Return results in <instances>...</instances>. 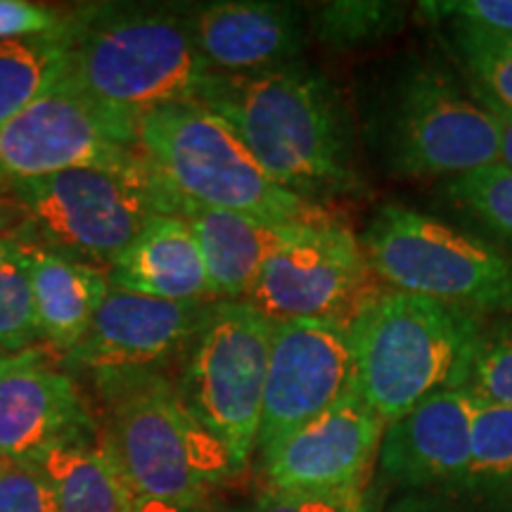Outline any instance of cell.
<instances>
[{
    "label": "cell",
    "instance_id": "obj_1",
    "mask_svg": "<svg viewBox=\"0 0 512 512\" xmlns=\"http://www.w3.org/2000/svg\"><path fill=\"white\" fill-rule=\"evenodd\" d=\"M202 107L226 121L292 195L325 204L361 188L342 105L330 83L302 64L252 76L216 74Z\"/></svg>",
    "mask_w": 512,
    "mask_h": 512
},
{
    "label": "cell",
    "instance_id": "obj_2",
    "mask_svg": "<svg viewBox=\"0 0 512 512\" xmlns=\"http://www.w3.org/2000/svg\"><path fill=\"white\" fill-rule=\"evenodd\" d=\"M64 41L62 81L133 119L166 105H202L216 79L197 53L185 12L95 5L67 19Z\"/></svg>",
    "mask_w": 512,
    "mask_h": 512
},
{
    "label": "cell",
    "instance_id": "obj_3",
    "mask_svg": "<svg viewBox=\"0 0 512 512\" xmlns=\"http://www.w3.org/2000/svg\"><path fill=\"white\" fill-rule=\"evenodd\" d=\"M22 216L17 235L50 252L110 271L157 216L178 214V200L136 150L112 164L5 185Z\"/></svg>",
    "mask_w": 512,
    "mask_h": 512
},
{
    "label": "cell",
    "instance_id": "obj_4",
    "mask_svg": "<svg viewBox=\"0 0 512 512\" xmlns=\"http://www.w3.org/2000/svg\"><path fill=\"white\" fill-rule=\"evenodd\" d=\"M136 147L178 202L268 223H335L328 204L292 195L256 162L226 121L202 105H166L136 124Z\"/></svg>",
    "mask_w": 512,
    "mask_h": 512
},
{
    "label": "cell",
    "instance_id": "obj_5",
    "mask_svg": "<svg viewBox=\"0 0 512 512\" xmlns=\"http://www.w3.org/2000/svg\"><path fill=\"white\" fill-rule=\"evenodd\" d=\"M479 332L475 313L387 292L351 325L354 384L389 425L427 396L463 384Z\"/></svg>",
    "mask_w": 512,
    "mask_h": 512
},
{
    "label": "cell",
    "instance_id": "obj_6",
    "mask_svg": "<svg viewBox=\"0 0 512 512\" xmlns=\"http://www.w3.org/2000/svg\"><path fill=\"white\" fill-rule=\"evenodd\" d=\"M98 392L110 413L102 434L138 498L202 501L240 472L164 375L126 377Z\"/></svg>",
    "mask_w": 512,
    "mask_h": 512
},
{
    "label": "cell",
    "instance_id": "obj_7",
    "mask_svg": "<svg viewBox=\"0 0 512 512\" xmlns=\"http://www.w3.org/2000/svg\"><path fill=\"white\" fill-rule=\"evenodd\" d=\"M361 245L373 271L396 292L470 313H512L510 256L422 211L384 204Z\"/></svg>",
    "mask_w": 512,
    "mask_h": 512
},
{
    "label": "cell",
    "instance_id": "obj_8",
    "mask_svg": "<svg viewBox=\"0 0 512 512\" xmlns=\"http://www.w3.org/2000/svg\"><path fill=\"white\" fill-rule=\"evenodd\" d=\"M273 320L249 302H214L188 344L178 394L242 472L256 451Z\"/></svg>",
    "mask_w": 512,
    "mask_h": 512
},
{
    "label": "cell",
    "instance_id": "obj_9",
    "mask_svg": "<svg viewBox=\"0 0 512 512\" xmlns=\"http://www.w3.org/2000/svg\"><path fill=\"white\" fill-rule=\"evenodd\" d=\"M387 294L361 238L335 223H299L268 256L247 302L273 323L325 318L354 325Z\"/></svg>",
    "mask_w": 512,
    "mask_h": 512
},
{
    "label": "cell",
    "instance_id": "obj_10",
    "mask_svg": "<svg viewBox=\"0 0 512 512\" xmlns=\"http://www.w3.org/2000/svg\"><path fill=\"white\" fill-rule=\"evenodd\" d=\"M389 162L411 176H460L498 164L501 138L482 102L439 69H413L396 88L387 126Z\"/></svg>",
    "mask_w": 512,
    "mask_h": 512
},
{
    "label": "cell",
    "instance_id": "obj_11",
    "mask_svg": "<svg viewBox=\"0 0 512 512\" xmlns=\"http://www.w3.org/2000/svg\"><path fill=\"white\" fill-rule=\"evenodd\" d=\"M136 124L60 81L0 126V185L126 159L138 150Z\"/></svg>",
    "mask_w": 512,
    "mask_h": 512
},
{
    "label": "cell",
    "instance_id": "obj_12",
    "mask_svg": "<svg viewBox=\"0 0 512 512\" xmlns=\"http://www.w3.org/2000/svg\"><path fill=\"white\" fill-rule=\"evenodd\" d=\"M354 368L351 325L325 318L275 323L256 437L259 458L347 392Z\"/></svg>",
    "mask_w": 512,
    "mask_h": 512
},
{
    "label": "cell",
    "instance_id": "obj_13",
    "mask_svg": "<svg viewBox=\"0 0 512 512\" xmlns=\"http://www.w3.org/2000/svg\"><path fill=\"white\" fill-rule=\"evenodd\" d=\"M207 309L209 302H166L110 287L83 342L64 354V366L91 377L95 387L159 375L157 368L188 347Z\"/></svg>",
    "mask_w": 512,
    "mask_h": 512
},
{
    "label": "cell",
    "instance_id": "obj_14",
    "mask_svg": "<svg viewBox=\"0 0 512 512\" xmlns=\"http://www.w3.org/2000/svg\"><path fill=\"white\" fill-rule=\"evenodd\" d=\"M384 430V420L351 382L332 406L261 458L266 489L344 491L370 486Z\"/></svg>",
    "mask_w": 512,
    "mask_h": 512
},
{
    "label": "cell",
    "instance_id": "obj_15",
    "mask_svg": "<svg viewBox=\"0 0 512 512\" xmlns=\"http://www.w3.org/2000/svg\"><path fill=\"white\" fill-rule=\"evenodd\" d=\"M98 432L72 375L34 349L0 356V460L38 463Z\"/></svg>",
    "mask_w": 512,
    "mask_h": 512
},
{
    "label": "cell",
    "instance_id": "obj_16",
    "mask_svg": "<svg viewBox=\"0 0 512 512\" xmlns=\"http://www.w3.org/2000/svg\"><path fill=\"white\" fill-rule=\"evenodd\" d=\"M477 406L463 387L441 389L389 422L377 458L382 477L403 489L451 491L470 463Z\"/></svg>",
    "mask_w": 512,
    "mask_h": 512
},
{
    "label": "cell",
    "instance_id": "obj_17",
    "mask_svg": "<svg viewBox=\"0 0 512 512\" xmlns=\"http://www.w3.org/2000/svg\"><path fill=\"white\" fill-rule=\"evenodd\" d=\"M185 19L197 53L216 74L273 72L304 50V15L287 3L223 0L185 12Z\"/></svg>",
    "mask_w": 512,
    "mask_h": 512
},
{
    "label": "cell",
    "instance_id": "obj_18",
    "mask_svg": "<svg viewBox=\"0 0 512 512\" xmlns=\"http://www.w3.org/2000/svg\"><path fill=\"white\" fill-rule=\"evenodd\" d=\"M178 216L188 221L200 245L211 302H247L268 256L299 226L188 202H178Z\"/></svg>",
    "mask_w": 512,
    "mask_h": 512
},
{
    "label": "cell",
    "instance_id": "obj_19",
    "mask_svg": "<svg viewBox=\"0 0 512 512\" xmlns=\"http://www.w3.org/2000/svg\"><path fill=\"white\" fill-rule=\"evenodd\" d=\"M107 280L117 290L166 302H209L204 259L188 221L178 214L157 216L114 261Z\"/></svg>",
    "mask_w": 512,
    "mask_h": 512
},
{
    "label": "cell",
    "instance_id": "obj_20",
    "mask_svg": "<svg viewBox=\"0 0 512 512\" xmlns=\"http://www.w3.org/2000/svg\"><path fill=\"white\" fill-rule=\"evenodd\" d=\"M12 235L22 245L27 261L38 335L53 349L69 354L91 330L95 313L110 292L107 273L50 252L22 235Z\"/></svg>",
    "mask_w": 512,
    "mask_h": 512
},
{
    "label": "cell",
    "instance_id": "obj_21",
    "mask_svg": "<svg viewBox=\"0 0 512 512\" xmlns=\"http://www.w3.org/2000/svg\"><path fill=\"white\" fill-rule=\"evenodd\" d=\"M57 498V512H131L138 496L105 434L55 446L38 460Z\"/></svg>",
    "mask_w": 512,
    "mask_h": 512
},
{
    "label": "cell",
    "instance_id": "obj_22",
    "mask_svg": "<svg viewBox=\"0 0 512 512\" xmlns=\"http://www.w3.org/2000/svg\"><path fill=\"white\" fill-rule=\"evenodd\" d=\"M446 494L467 512H512V408L479 399L470 463Z\"/></svg>",
    "mask_w": 512,
    "mask_h": 512
},
{
    "label": "cell",
    "instance_id": "obj_23",
    "mask_svg": "<svg viewBox=\"0 0 512 512\" xmlns=\"http://www.w3.org/2000/svg\"><path fill=\"white\" fill-rule=\"evenodd\" d=\"M67 72V41L57 36L0 41V126L57 86Z\"/></svg>",
    "mask_w": 512,
    "mask_h": 512
},
{
    "label": "cell",
    "instance_id": "obj_24",
    "mask_svg": "<svg viewBox=\"0 0 512 512\" xmlns=\"http://www.w3.org/2000/svg\"><path fill=\"white\" fill-rule=\"evenodd\" d=\"M406 8L382 0H335L313 10L311 29L320 43L337 50L368 48L399 34Z\"/></svg>",
    "mask_w": 512,
    "mask_h": 512
},
{
    "label": "cell",
    "instance_id": "obj_25",
    "mask_svg": "<svg viewBox=\"0 0 512 512\" xmlns=\"http://www.w3.org/2000/svg\"><path fill=\"white\" fill-rule=\"evenodd\" d=\"M451 38L477 100L512 114V34L451 22Z\"/></svg>",
    "mask_w": 512,
    "mask_h": 512
},
{
    "label": "cell",
    "instance_id": "obj_26",
    "mask_svg": "<svg viewBox=\"0 0 512 512\" xmlns=\"http://www.w3.org/2000/svg\"><path fill=\"white\" fill-rule=\"evenodd\" d=\"M38 335L27 261L15 235L0 240V356L34 347Z\"/></svg>",
    "mask_w": 512,
    "mask_h": 512
},
{
    "label": "cell",
    "instance_id": "obj_27",
    "mask_svg": "<svg viewBox=\"0 0 512 512\" xmlns=\"http://www.w3.org/2000/svg\"><path fill=\"white\" fill-rule=\"evenodd\" d=\"M448 197L486 228L512 242V171L503 164H489L453 176Z\"/></svg>",
    "mask_w": 512,
    "mask_h": 512
},
{
    "label": "cell",
    "instance_id": "obj_28",
    "mask_svg": "<svg viewBox=\"0 0 512 512\" xmlns=\"http://www.w3.org/2000/svg\"><path fill=\"white\" fill-rule=\"evenodd\" d=\"M460 387L482 401L512 408V323L479 332Z\"/></svg>",
    "mask_w": 512,
    "mask_h": 512
},
{
    "label": "cell",
    "instance_id": "obj_29",
    "mask_svg": "<svg viewBox=\"0 0 512 512\" xmlns=\"http://www.w3.org/2000/svg\"><path fill=\"white\" fill-rule=\"evenodd\" d=\"M247 512H377L370 486L344 491L264 489Z\"/></svg>",
    "mask_w": 512,
    "mask_h": 512
},
{
    "label": "cell",
    "instance_id": "obj_30",
    "mask_svg": "<svg viewBox=\"0 0 512 512\" xmlns=\"http://www.w3.org/2000/svg\"><path fill=\"white\" fill-rule=\"evenodd\" d=\"M0 512H57L53 484L41 465L0 460Z\"/></svg>",
    "mask_w": 512,
    "mask_h": 512
},
{
    "label": "cell",
    "instance_id": "obj_31",
    "mask_svg": "<svg viewBox=\"0 0 512 512\" xmlns=\"http://www.w3.org/2000/svg\"><path fill=\"white\" fill-rule=\"evenodd\" d=\"M62 12L27 0H0V41L57 36L67 29Z\"/></svg>",
    "mask_w": 512,
    "mask_h": 512
},
{
    "label": "cell",
    "instance_id": "obj_32",
    "mask_svg": "<svg viewBox=\"0 0 512 512\" xmlns=\"http://www.w3.org/2000/svg\"><path fill=\"white\" fill-rule=\"evenodd\" d=\"M420 10L432 19H448L496 34H512V0H448V3H422Z\"/></svg>",
    "mask_w": 512,
    "mask_h": 512
},
{
    "label": "cell",
    "instance_id": "obj_33",
    "mask_svg": "<svg viewBox=\"0 0 512 512\" xmlns=\"http://www.w3.org/2000/svg\"><path fill=\"white\" fill-rule=\"evenodd\" d=\"M131 512H233L214 498L202 501H162V498H138Z\"/></svg>",
    "mask_w": 512,
    "mask_h": 512
},
{
    "label": "cell",
    "instance_id": "obj_34",
    "mask_svg": "<svg viewBox=\"0 0 512 512\" xmlns=\"http://www.w3.org/2000/svg\"><path fill=\"white\" fill-rule=\"evenodd\" d=\"M484 107L491 112V117H494L498 138H501V159H498V164H503L505 169L512 171V114L491 105H484Z\"/></svg>",
    "mask_w": 512,
    "mask_h": 512
},
{
    "label": "cell",
    "instance_id": "obj_35",
    "mask_svg": "<svg viewBox=\"0 0 512 512\" xmlns=\"http://www.w3.org/2000/svg\"><path fill=\"white\" fill-rule=\"evenodd\" d=\"M19 211L15 204H12L10 197H0V240L10 238L15 233Z\"/></svg>",
    "mask_w": 512,
    "mask_h": 512
}]
</instances>
